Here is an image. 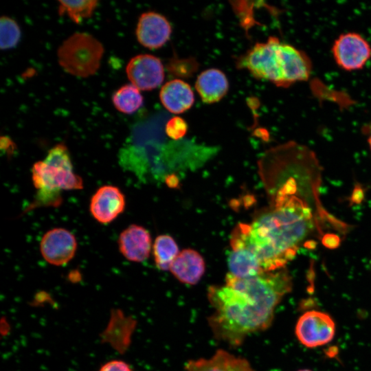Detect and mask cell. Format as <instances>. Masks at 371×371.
I'll return each mask as SVG.
<instances>
[{
  "instance_id": "10",
  "label": "cell",
  "mask_w": 371,
  "mask_h": 371,
  "mask_svg": "<svg viewBox=\"0 0 371 371\" xmlns=\"http://www.w3.org/2000/svg\"><path fill=\"white\" fill-rule=\"evenodd\" d=\"M171 34V25L162 14L148 11L139 16L135 35L144 47L150 49L160 48L170 39Z\"/></svg>"
},
{
  "instance_id": "11",
  "label": "cell",
  "mask_w": 371,
  "mask_h": 371,
  "mask_svg": "<svg viewBox=\"0 0 371 371\" xmlns=\"http://www.w3.org/2000/svg\"><path fill=\"white\" fill-rule=\"evenodd\" d=\"M125 204V197L122 191L116 186L107 185L100 187L93 194L89 210L98 222L106 224L123 212Z\"/></svg>"
},
{
  "instance_id": "24",
  "label": "cell",
  "mask_w": 371,
  "mask_h": 371,
  "mask_svg": "<svg viewBox=\"0 0 371 371\" xmlns=\"http://www.w3.org/2000/svg\"><path fill=\"white\" fill-rule=\"evenodd\" d=\"M99 371H133L131 366L122 360H112L101 366Z\"/></svg>"
},
{
  "instance_id": "13",
  "label": "cell",
  "mask_w": 371,
  "mask_h": 371,
  "mask_svg": "<svg viewBox=\"0 0 371 371\" xmlns=\"http://www.w3.org/2000/svg\"><path fill=\"white\" fill-rule=\"evenodd\" d=\"M186 371H255L246 359L236 356L223 349L217 350L208 359L189 360Z\"/></svg>"
},
{
  "instance_id": "23",
  "label": "cell",
  "mask_w": 371,
  "mask_h": 371,
  "mask_svg": "<svg viewBox=\"0 0 371 371\" xmlns=\"http://www.w3.org/2000/svg\"><path fill=\"white\" fill-rule=\"evenodd\" d=\"M165 131L171 139L179 140L186 135L188 131V124L182 117L174 116L166 123Z\"/></svg>"
},
{
  "instance_id": "2",
  "label": "cell",
  "mask_w": 371,
  "mask_h": 371,
  "mask_svg": "<svg viewBox=\"0 0 371 371\" xmlns=\"http://www.w3.org/2000/svg\"><path fill=\"white\" fill-rule=\"evenodd\" d=\"M311 207L297 196L277 194L270 207L250 224L236 226L234 235L258 256L265 271L285 267L313 231Z\"/></svg>"
},
{
  "instance_id": "27",
  "label": "cell",
  "mask_w": 371,
  "mask_h": 371,
  "mask_svg": "<svg viewBox=\"0 0 371 371\" xmlns=\"http://www.w3.org/2000/svg\"><path fill=\"white\" fill-rule=\"evenodd\" d=\"M69 371H73V370H69Z\"/></svg>"
},
{
  "instance_id": "1",
  "label": "cell",
  "mask_w": 371,
  "mask_h": 371,
  "mask_svg": "<svg viewBox=\"0 0 371 371\" xmlns=\"http://www.w3.org/2000/svg\"><path fill=\"white\" fill-rule=\"evenodd\" d=\"M292 286L286 267L245 278L227 273L225 284L207 289L213 308L207 321L214 337L238 347L247 335L267 330L272 324L276 307Z\"/></svg>"
},
{
  "instance_id": "21",
  "label": "cell",
  "mask_w": 371,
  "mask_h": 371,
  "mask_svg": "<svg viewBox=\"0 0 371 371\" xmlns=\"http://www.w3.org/2000/svg\"><path fill=\"white\" fill-rule=\"evenodd\" d=\"M21 32L18 23L8 16L0 19V46L1 49L14 47L20 41Z\"/></svg>"
},
{
  "instance_id": "16",
  "label": "cell",
  "mask_w": 371,
  "mask_h": 371,
  "mask_svg": "<svg viewBox=\"0 0 371 371\" xmlns=\"http://www.w3.org/2000/svg\"><path fill=\"white\" fill-rule=\"evenodd\" d=\"M232 251L227 262L229 274L239 278L258 275L265 271L256 254L250 247L236 243H230Z\"/></svg>"
},
{
  "instance_id": "20",
  "label": "cell",
  "mask_w": 371,
  "mask_h": 371,
  "mask_svg": "<svg viewBox=\"0 0 371 371\" xmlns=\"http://www.w3.org/2000/svg\"><path fill=\"white\" fill-rule=\"evenodd\" d=\"M59 15H67L76 23L90 17L98 6L96 0L58 1Z\"/></svg>"
},
{
  "instance_id": "25",
  "label": "cell",
  "mask_w": 371,
  "mask_h": 371,
  "mask_svg": "<svg viewBox=\"0 0 371 371\" xmlns=\"http://www.w3.org/2000/svg\"><path fill=\"white\" fill-rule=\"evenodd\" d=\"M368 145L370 147V150L371 151V133L370 134L368 139Z\"/></svg>"
},
{
  "instance_id": "3",
  "label": "cell",
  "mask_w": 371,
  "mask_h": 371,
  "mask_svg": "<svg viewBox=\"0 0 371 371\" xmlns=\"http://www.w3.org/2000/svg\"><path fill=\"white\" fill-rule=\"evenodd\" d=\"M236 65L254 78L282 88L306 81L313 70L311 60L305 52L274 36L255 43L237 58Z\"/></svg>"
},
{
  "instance_id": "14",
  "label": "cell",
  "mask_w": 371,
  "mask_h": 371,
  "mask_svg": "<svg viewBox=\"0 0 371 371\" xmlns=\"http://www.w3.org/2000/svg\"><path fill=\"white\" fill-rule=\"evenodd\" d=\"M170 271L181 282L194 285L199 282L205 271L204 259L196 251L183 249L172 262Z\"/></svg>"
},
{
  "instance_id": "12",
  "label": "cell",
  "mask_w": 371,
  "mask_h": 371,
  "mask_svg": "<svg viewBox=\"0 0 371 371\" xmlns=\"http://www.w3.org/2000/svg\"><path fill=\"white\" fill-rule=\"evenodd\" d=\"M151 236L144 227L131 225L122 232L118 238L120 253L127 260L140 262L148 258L151 250Z\"/></svg>"
},
{
  "instance_id": "5",
  "label": "cell",
  "mask_w": 371,
  "mask_h": 371,
  "mask_svg": "<svg viewBox=\"0 0 371 371\" xmlns=\"http://www.w3.org/2000/svg\"><path fill=\"white\" fill-rule=\"evenodd\" d=\"M104 52L102 44L93 36L77 32L63 41L58 48L57 57L66 72L86 78L98 71Z\"/></svg>"
},
{
  "instance_id": "19",
  "label": "cell",
  "mask_w": 371,
  "mask_h": 371,
  "mask_svg": "<svg viewBox=\"0 0 371 371\" xmlns=\"http://www.w3.org/2000/svg\"><path fill=\"white\" fill-rule=\"evenodd\" d=\"M179 254L175 240L168 235L158 236L153 245V256L157 268L170 270V265Z\"/></svg>"
},
{
  "instance_id": "9",
  "label": "cell",
  "mask_w": 371,
  "mask_h": 371,
  "mask_svg": "<svg viewBox=\"0 0 371 371\" xmlns=\"http://www.w3.org/2000/svg\"><path fill=\"white\" fill-rule=\"evenodd\" d=\"M77 241L74 235L64 228H54L41 238L40 250L43 258L49 264L62 266L74 256Z\"/></svg>"
},
{
  "instance_id": "26",
  "label": "cell",
  "mask_w": 371,
  "mask_h": 371,
  "mask_svg": "<svg viewBox=\"0 0 371 371\" xmlns=\"http://www.w3.org/2000/svg\"><path fill=\"white\" fill-rule=\"evenodd\" d=\"M297 371H311V370H308V369H302V370H299Z\"/></svg>"
},
{
  "instance_id": "8",
  "label": "cell",
  "mask_w": 371,
  "mask_h": 371,
  "mask_svg": "<svg viewBox=\"0 0 371 371\" xmlns=\"http://www.w3.org/2000/svg\"><path fill=\"white\" fill-rule=\"evenodd\" d=\"M127 77L139 90L150 91L159 87L164 80V67L161 60L151 54L133 56L126 67Z\"/></svg>"
},
{
  "instance_id": "4",
  "label": "cell",
  "mask_w": 371,
  "mask_h": 371,
  "mask_svg": "<svg viewBox=\"0 0 371 371\" xmlns=\"http://www.w3.org/2000/svg\"><path fill=\"white\" fill-rule=\"evenodd\" d=\"M32 178L37 190L34 207L56 206L60 203L63 190L83 188L82 179L74 172L68 149L61 143L50 148L43 160L33 165Z\"/></svg>"
},
{
  "instance_id": "18",
  "label": "cell",
  "mask_w": 371,
  "mask_h": 371,
  "mask_svg": "<svg viewBox=\"0 0 371 371\" xmlns=\"http://www.w3.org/2000/svg\"><path fill=\"white\" fill-rule=\"evenodd\" d=\"M144 98L139 89L132 84H126L112 95V102L115 108L125 114H132L143 104Z\"/></svg>"
},
{
  "instance_id": "15",
  "label": "cell",
  "mask_w": 371,
  "mask_h": 371,
  "mask_svg": "<svg viewBox=\"0 0 371 371\" xmlns=\"http://www.w3.org/2000/svg\"><path fill=\"white\" fill-rule=\"evenodd\" d=\"M159 98L168 111L179 114L192 107L194 102V94L191 87L185 81L173 79L161 87Z\"/></svg>"
},
{
  "instance_id": "22",
  "label": "cell",
  "mask_w": 371,
  "mask_h": 371,
  "mask_svg": "<svg viewBox=\"0 0 371 371\" xmlns=\"http://www.w3.org/2000/svg\"><path fill=\"white\" fill-rule=\"evenodd\" d=\"M199 63L194 58H179L174 56L167 64V69L172 75L183 78L191 77L198 69Z\"/></svg>"
},
{
  "instance_id": "6",
  "label": "cell",
  "mask_w": 371,
  "mask_h": 371,
  "mask_svg": "<svg viewBox=\"0 0 371 371\" xmlns=\"http://www.w3.org/2000/svg\"><path fill=\"white\" fill-rule=\"evenodd\" d=\"M331 53L337 65L347 71L361 69L371 58V45L356 32L340 34L334 41Z\"/></svg>"
},
{
  "instance_id": "17",
  "label": "cell",
  "mask_w": 371,
  "mask_h": 371,
  "mask_svg": "<svg viewBox=\"0 0 371 371\" xmlns=\"http://www.w3.org/2000/svg\"><path fill=\"white\" fill-rule=\"evenodd\" d=\"M195 89L203 102L212 104L220 101L227 94L229 82L222 71L211 68L198 76Z\"/></svg>"
},
{
  "instance_id": "7",
  "label": "cell",
  "mask_w": 371,
  "mask_h": 371,
  "mask_svg": "<svg viewBox=\"0 0 371 371\" xmlns=\"http://www.w3.org/2000/svg\"><path fill=\"white\" fill-rule=\"evenodd\" d=\"M335 323L330 315L312 310L298 318L295 334L302 345L314 348L330 342L335 337Z\"/></svg>"
}]
</instances>
